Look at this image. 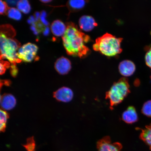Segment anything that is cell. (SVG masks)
<instances>
[{"instance_id":"obj_1","label":"cell","mask_w":151,"mask_h":151,"mask_svg":"<svg viewBox=\"0 0 151 151\" xmlns=\"http://www.w3.org/2000/svg\"><path fill=\"white\" fill-rule=\"evenodd\" d=\"M90 40L89 36L80 31L72 22L68 23L65 33L62 37L63 44L67 54L80 58H84L90 53V50L86 44Z\"/></svg>"},{"instance_id":"obj_2","label":"cell","mask_w":151,"mask_h":151,"mask_svg":"<svg viewBox=\"0 0 151 151\" xmlns=\"http://www.w3.org/2000/svg\"><path fill=\"white\" fill-rule=\"evenodd\" d=\"M16 35L12 26L8 24L1 26L0 36L1 59L8 60L12 65L21 62L17 56V51L20 47L18 41L14 38Z\"/></svg>"},{"instance_id":"obj_3","label":"cell","mask_w":151,"mask_h":151,"mask_svg":"<svg viewBox=\"0 0 151 151\" xmlns=\"http://www.w3.org/2000/svg\"><path fill=\"white\" fill-rule=\"evenodd\" d=\"M122 40L121 38L116 37L106 33L96 39L93 46V49L106 56H116L122 51L121 47Z\"/></svg>"},{"instance_id":"obj_4","label":"cell","mask_w":151,"mask_h":151,"mask_svg":"<svg viewBox=\"0 0 151 151\" xmlns=\"http://www.w3.org/2000/svg\"><path fill=\"white\" fill-rule=\"evenodd\" d=\"M130 86L128 79L123 77L115 83L106 94L111 107H112L120 104L130 93Z\"/></svg>"},{"instance_id":"obj_5","label":"cell","mask_w":151,"mask_h":151,"mask_svg":"<svg viewBox=\"0 0 151 151\" xmlns=\"http://www.w3.org/2000/svg\"><path fill=\"white\" fill-rule=\"evenodd\" d=\"M38 47L31 43H26L19 48L17 52L18 58L21 61L31 62L36 57Z\"/></svg>"},{"instance_id":"obj_6","label":"cell","mask_w":151,"mask_h":151,"mask_svg":"<svg viewBox=\"0 0 151 151\" xmlns=\"http://www.w3.org/2000/svg\"><path fill=\"white\" fill-rule=\"evenodd\" d=\"M97 151H121L122 146L119 142H112L110 137H104L98 141L97 144Z\"/></svg>"},{"instance_id":"obj_7","label":"cell","mask_w":151,"mask_h":151,"mask_svg":"<svg viewBox=\"0 0 151 151\" xmlns=\"http://www.w3.org/2000/svg\"><path fill=\"white\" fill-rule=\"evenodd\" d=\"M73 96V91L70 88L63 87L53 93V97L57 101L67 103L72 100Z\"/></svg>"},{"instance_id":"obj_8","label":"cell","mask_w":151,"mask_h":151,"mask_svg":"<svg viewBox=\"0 0 151 151\" xmlns=\"http://www.w3.org/2000/svg\"><path fill=\"white\" fill-rule=\"evenodd\" d=\"M71 68L70 61L64 57L58 58L55 64V68L56 71L61 75L67 74L70 70Z\"/></svg>"},{"instance_id":"obj_9","label":"cell","mask_w":151,"mask_h":151,"mask_svg":"<svg viewBox=\"0 0 151 151\" xmlns=\"http://www.w3.org/2000/svg\"><path fill=\"white\" fill-rule=\"evenodd\" d=\"M79 26L83 31L85 32L91 31L97 26L98 24L92 17L89 16H83L79 21Z\"/></svg>"},{"instance_id":"obj_10","label":"cell","mask_w":151,"mask_h":151,"mask_svg":"<svg viewBox=\"0 0 151 151\" xmlns=\"http://www.w3.org/2000/svg\"><path fill=\"white\" fill-rule=\"evenodd\" d=\"M135 65L133 62L125 60L122 61L119 66V71L124 77L131 76L135 72Z\"/></svg>"},{"instance_id":"obj_11","label":"cell","mask_w":151,"mask_h":151,"mask_svg":"<svg viewBox=\"0 0 151 151\" xmlns=\"http://www.w3.org/2000/svg\"><path fill=\"white\" fill-rule=\"evenodd\" d=\"M16 99L12 94L6 93L1 96V105L3 110H11L16 106Z\"/></svg>"},{"instance_id":"obj_12","label":"cell","mask_w":151,"mask_h":151,"mask_svg":"<svg viewBox=\"0 0 151 151\" xmlns=\"http://www.w3.org/2000/svg\"><path fill=\"white\" fill-rule=\"evenodd\" d=\"M122 119L126 123L132 124L136 122L138 116L134 107L129 106L123 113Z\"/></svg>"},{"instance_id":"obj_13","label":"cell","mask_w":151,"mask_h":151,"mask_svg":"<svg viewBox=\"0 0 151 151\" xmlns=\"http://www.w3.org/2000/svg\"><path fill=\"white\" fill-rule=\"evenodd\" d=\"M67 27L60 20H56L53 22L51 25V30L53 35L56 37H63L65 34Z\"/></svg>"},{"instance_id":"obj_14","label":"cell","mask_w":151,"mask_h":151,"mask_svg":"<svg viewBox=\"0 0 151 151\" xmlns=\"http://www.w3.org/2000/svg\"><path fill=\"white\" fill-rule=\"evenodd\" d=\"M86 3V1L82 0L69 1L67 3L68 8L70 11H77L84 8Z\"/></svg>"},{"instance_id":"obj_15","label":"cell","mask_w":151,"mask_h":151,"mask_svg":"<svg viewBox=\"0 0 151 151\" xmlns=\"http://www.w3.org/2000/svg\"><path fill=\"white\" fill-rule=\"evenodd\" d=\"M140 138L150 147L151 150V125L146 126V128L142 130Z\"/></svg>"},{"instance_id":"obj_16","label":"cell","mask_w":151,"mask_h":151,"mask_svg":"<svg viewBox=\"0 0 151 151\" xmlns=\"http://www.w3.org/2000/svg\"><path fill=\"white\" fill-rule=\"evenodd\" d=\"M17 6L19 10L24 14H27L31 12V5L27 0L19 1Z\"/></svg>"},{"instance_id":"obj_17","label":"cell","mask_w":151,"mask_h":151,"mask_svg":"<svg viewBox=\"0 0 151 151\" xmlns=\"http://www.w3.org/2000/svg\"><path fill=\"white\" fill-rule=\"evenodd\" d=\"M9 17L16 20H20L22 18V15L20 11L18 9L11 7L7 12Z\"/></svg>"},{"instance_id":"obj_18","label":"cell","mask_w":151,"mask_h":151,"mask_svg":"<svg viewBox=\"0 0 151 151\" xmlns=\"http://www.w3.org/2000/svg\"><path fill=\"white\" fill-rule=\"evenodd\" d=\"M23 146L27 151H35L36 144L34 137L28 138L27 143Z\"/></svg>"},{"instance_id":"obj_19","label":"cell","mask_w":151,"mask_h":151,"mask_svg":"<svg viewBox=\"0 0 151 151\" xmlns=\"http://www.w3.org/2000/svg\"><path fill=\"white\" fill-rule=\"evenodd\" d=\"M142 112L143 114L151 117V101H147L143 104Z\"/></svg>"},{"instance_id":"obj_20","label":"cell","mask_w":151,"mask_h":151,"mask_svg":"<svg viewBox=\"0 0 151 151\" xmlns=\"http://www.w3.org/2000/svg\"><path fill=\"white\" fill-rule=\"evenodd\" d=\"M0 123L1 124H6L7 119L9 118V114L8 113L4 110L1 109L0 115Z\"/></svg>"},{"instance_id":"obj_21","label":"cell","mask_w":151,"mask_h":151,"mask_svg":"<svg viewBox=\"0 0 151 151\" xmlns=\"http://www.w3.org/2000/svg\"><path fill=\"white\" fill-rule=\"evenodd\" d=\"M0 13L1 14H6L8 11L9 6L6 1H1V6H0Z\"/></svg>"},{"instance_id":"obj_22","label":"cell","mask_w":151,"mask_h":151,"mask_svg":"<svg viewBox=\"0 0 151 151\" xmlns=\"http://www.w3.org/2000/svg\"><path fill=\"white\" fill-rule=\"evenodd\" d=\"M47 14L45 11H43L41 13V16L40 20L42 24L46 27H48L49 25V22L46 20Z\"/></svg>"},{"instance_id":"obj_23","label":"cell","mask_w":151,"mask_h":151,"mask_svg":"<svg viewBox=\"0 0 151 151\" xmlns=\"http://www.w3.org/2000/svg\"><path fill=\"white\" fill-rule=\"evenodd\" d=\"M0 65H1V72H0V73H1V75H2L4 74L6 70V69L9 67L10 65L8 62L1 61Z\"/></svg>"},{"instance_id":"obj_24","label":"cell","mask_w":151,"mask_h":151,"mask_svg":"<svg viewBox=\"0 0 151 151\" xmlns=\"http://www.w3.org/2000/svg\"><path fill=\"white\" fill-rule=\"evenodd\" d=\"M145 61L147 66L151 68V48L146 53Z\"/></svg>"},{"instance_id":"obj_25","label":"cell","mask_w":151,"mask_h":151,"mask_svg":"<svg viewBox=\"0 0 151 151\" xmlns=\"http://www.w3.org/2000/svg\"><path fill=\"white\" fill-rule=\"evenodd\" d=\"M10 73L12 77H15L17 76L18 73V69L16 65H11L10 69Z\"/></svg>"},{"instance_id":"obj_26","label":"cell","mask_w":151,"mask_h":151,"mask_svg":"<svg viewBox=\"0 0 151 151\" xmlns=\"http://www.w3.org/2000/svg\"><path fill=\"white\" fill-rule=\"evenodd\" d=\"M18 1H6L7 5L10 6H14L17 4Z\"/></svg>"},{"instance_id":"obj_27","label":"cell","mask_w":151,"mask_h":151,"mask_svg":"<svg viewBox=\"0 0 151 151\" xmlns=\"http://www.w3.org/2000/svg\"><path fill=\"white\" fill-rule=\"evenodd\" d=\"M11 84V82L9 80H3L1 81V88L2 86H3V85H5L6 86H10Z\"/></svg>"},{"instance_id":"obj_28","label":"cell","mask_w":151,"mask_h":151,"mask_svg":"<svg viewBox=\"0 0 151 151\" xmlns=\"http://www.w3.org/2000/svg\"><path fill=\"white\" fill-rule=\"evenodd\" d=\"M50 33V29L48 27H45L44 30L43 31V35L45 36H48Z\"/></svg>"},{"instance_id":"obj_29","label":"cell","mask_w":151,"mask_h":151,"mask_svg":"<svg viewBox=\"0 0 151 151\" xmlns=\"http://www.w3.org/2000/svg\"><path fill=\"white\" fill-rule=\"evenodd\" d=\"M40 16L41 14L40 13L38 12H35V16H34L35 17V20H36L37 22L39 21Z\"/></svg>"},{"instance_id":"obj_30","label":"cell","mask_w":151,"mask_h":151,"mask_svg":"<svg viewBox=\"0 0 151 151\" xmlns=\"http://www.w3.org/2000/svg\"><path fill=\"white\" fill-rule=\"evenodd\" d=\"M6 128V124H1L0 131L1 132H5Z\"/></svg>"},{"instance_id":"obj_31","label":"cell","mask_w":151,"mask_h":151,"mask_svg":"<svg viewBox=\"0 0 151 151\" xmlns=\"http://www.w3.org/2000/svg\"><path fill=\"white\" fill-rule=\"evenodd\" d=\"M40 1L43 3H47L50 2L52 1H51V0H42Z\"/></svg>"},{"instance_id":"obj_32","label":"cell","mask_w":151,"mask_h":151,"mask_svg":"<svg viewBox=\"0 0 151 151\" xmlns=\"http://www.w3.org/2000/svg\"></svg>"}]
</instances>
